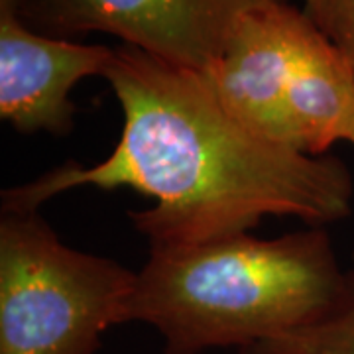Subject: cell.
<instances>
[{"instance_id": "obj_1", "label": "cell", "mask_w": 354, "mask_h": 354, "mask_svg": "<svg viewBox=\"0 0 354 354\" xmlns=\"http://www.w3.org/2000/svg\"><path fill=\"white\" fill-rule=\"evenodd\" d=\"M122 136L95 165L67 162L2 193V211H38L77 187H132L156 205L130 218L152 246L248 232L264 216L325 227L351 215L354 183L333 156H305L258 136L221 106L199 71L116 48L104 71Z\"/></svg>"}, {"instance_id": "obj_2", "label": "cell", "mask_w": 354, "mask_h": 354, "mask_svg": "<svg viewBox=\"0 0 354 354\" xmlns=\"http://www.w3.org/2000/svg\"><path fill=\"white\" fill-rule=\"evenodd\" d=\"M348 291L327 230L279 239L248 232L181 246H152L136 272L122 323L152 325L165 354L250 346L330 315Z\"/></svg>"}, {"instance_id": "obj_3", "label": "cell", "mask_w": 354, "mask_h": 354, "mask_svg": "<svg viewBox=\"0 0 354 354\" xmlns=\"http://www.w3.org/2000/svg\"><path fill=\"white\" fill-rule=\"evenodd\" d=\"M136 272L59 241L38 211L0 218V354H95Z\"/></svg>"}, {"instance_id": "obj_4", "label": "cell", "mask_w": 354, "mask_h": 354, "mask_svg": "<svg viewBox=\"0 0 354 354\" xmlns=\"http://www.w3.org/2000/svg\"><path fill=\"white\" fill-rule=\"evenodd\" d=\"M279 0H18L39 34L65 38L102 32L167 64L205 71L242 16Z\"/></svg>"}, {"instance_id": "obj_5", "label": "cell", "mask_w": 354, "mask_h": 354, "mask_svg": "<svg viewBox=\"0 0 354 354\" xmlns=\"http://www.w3.org/2000/svg\"><path fill=\"white\" fill-rule=\"evenodd\" d=\"M321 28L288 0L246 12L203 79L221 106L258 136L278 144L283 104Z\"/></svg>"}, {"instance_id": "obj_6", "label": "cell", "mask_w": 354, "mask_h": 354, "mask_svg": "<svg viewBox=\"0 0 354 354\" xmlns=\"http://www.w3.org/2000/svg\"><path fill=\"white\" fill-rule=\"evenodd\" d=\"M113 53L39 34L22 20L18 0H0V118L26 134H67L71 91L85 77L104 75Z\"/></svg>"}, {"instance_id": "obj_7", "label": "cell", "mask_w": 354, "mask_h": 354, "mask_svg": "<svg viewBox=\"0 0 354 354\" xmlns=\"http://www.w3.org/2000/svg\"><path fill=\"white\" fill-rule=\"evenodd\" d=\"M239 354H354V268L342 304L325 319L268 341L244 346Z\"/></svg>"}, {"instance_id": "obj_8", "label": "cell", "mask_w": 354, "mask_h": 354, "mask_svg": "<svg viewBox=\"0 0 354 354\" xmlns=\"http://www.w3.org/2000/svg\"><path fill=\"white\" fill-rule=\"evenodd\" d=\"M317 26L354 67V0H327Z\"/></svg>"}, {"instance_id": "obj_9", "label": "cell", "mask_w": 354, "mask_h": 354, "mask_svg": "<svg viewBox=\"0 0 354 354\" xmlns=\"http://www.w3.org/2000/svg\"><path fill=\"white\" fill-rule=\"evenodd\" d=\"M305 4H307L305 12L309 14V16L315 20V24H317V22H319V18H321L323 12H325V8H327V0H305Z\"/></svg>"}, {"instance_id": "obj_10", "label": "cell", "mask_w": 354, "mask_h": 354, "mask_svg": "<svg viewBox=\"0 0 354 354\" xmlns=\"http://www.w3.org/2000/svg\"><path fill=\"white\" fill-rule=\"evenodd\" d=\"M348 142H351V144H354V132H353V136H351V140H348Z\"/></svg>"}]
</instances>
